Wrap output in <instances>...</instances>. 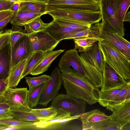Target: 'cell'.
<instances>
[{
	"instance_id": "cell-33",
	"label": "cell",
	"mask_w": 130,
	"mask_h": 130,
	"mask_svg": "<svg viewBox=\"0 0 130 130\" xmlns=\"http://www.w3.org/2000/svg\"><path fill=\"white\" fill-rule=\"evenodd\" d=\"M31 110L39 120L50 119L55 117L57 113L56 109L52 106L45 108H31Z\"/></svg>"
},
{
	"instance_id": "cell-9",
	"label": "cell",
	"mask_w": 130,
	"mask_h": 130,
	"mask_svg": "<svg viewBox=\"0 0 130 130\" xmlns=\"http://www.w3.org/2000/svg\"><path fill=\"white\" fill-rule=\"evenodd\" d=\"M63 82L60 70L56 67L52 71L49 79L45 83L38 104L44 107L47 106L49 102L58 94Z\"/></svg>"
},
{
	"instance_id": "cell-32",
	"label": "cell",
	"mask_w": 130,
	"mask_h": 130,
	"mask_svg": "<svg viewBox=\"0 0 130 130\" xmlns=\"http://www.w3.org/2000/svg\"><path fill=\"white\" fill-rule=\"evenodd\" d=\"M45 85V83L34 87L28 90V101L30 108H34L38 104L39 99Z\"/></svg>"
},
{
	"instance_id": "cell-16",
	"label": "cell",
	"mask_w": 130,
	"mask_h": 130,
	"mask_svg": "<svg viewBox=\"0 0 130 130\" xmlns=\"http://www.w3.org/2000/svg\"><path fill=\"white\" fill-rule=\"evenodd\" d=\"M103 76V84L100 91L116 87L127 82L113 69L104 61Z\"/></svg>"
},
{
	"instance_id": "cell-38",
	"label": "cell",
	"mask_w": 130,
	"mask_h": 130,
	"mask_svg": "<svg viewBox=\"0 0 130 130\" xmlns=\"http://www.w3.org/2000/svg\"><path fill=\"white\" fill-rule=\"evenodd\" d=\"M130 5V0H120L117 8V13L119 19L122 24L124 18Z\"/></svg>"
},
{
	"instance_id": "cell-44",
	"label": "cell",
	"mask_w": 130,
	"mask_h": 130,
	"mask_svg": "<svg viewBox=\"0 0 130 130\" xmlns=\"http://www.w3.org/2000/svg\"><path fill=\"white\" fill-rule=\"evenodd\" d=\"M14 13V12L10 10L0 12V21Z\"/></svg>"
},
{
	"instance_id": "cell-17",
	"label": "cell",
	"mask_w": 130,
	"mask_h": 130,
	"mask_svg": "<svg viewBox=\"0 0 130 130\" xmlns=\"http://www.w3.org/2000/svg\"><path fill=\"white\" fill-rule=\"evenodd\" d=\"M44 30L48 32L55 40L59 42L66 39L71 35L79 31L60 24L54 20L50 22V25Z\"/></svg>"
},
{
	"instance_id": "cell-46",
	"label": "cell",
	"mask_w": 130,
	"mask_h": 130,
	"mask_svg": "<svg viewBox=\"0 0 130 130\" xmlns=\"http://www.w3.org/2000/svg\"><path fill=\"white\" fill-rule=\"evenodd\" d=\"M10 108V107L6 101L0 103V110Z\"/></svg>"
},
{
	"instance_id": "cell-10",
	"label": "cell",
	"mask_w": 130,
	"mask_h": 130,
	"mask_svg": "<svg viewBox=\"0 0 130 130\" xmlns=\"http://www.w3.org/2000/svg\"><path fill=\"white\" fill-rule=\"evenodd\" d=\"M61 73H73L86 79L77 51H66L60 59L58 65Z\"/></svg>"
},
{
	"instance_id": "cell-20",
	"label": "cell",
	"mask_w": 130,
	"mask_h": 130,
	"mask_svg": "<svg viewBox=\"0 0 130 130\" xmlns=\"http://www.w3.org/2000/svg\"><path fill=\"white\" fill-rule=\"evenodd\" d=\"M82 130H121V128L110 117L98 122L82 124Z\"/></svg>"
},
{
	"instance_id": "cell-41",
	"label": "cell",
	"mask_w": 130,
	"mask_h": 130,
	"mask_svg": "<svg viewBox=\"0 0 130 130\" xmlns=\"http://www.w3.org/2000/svg\"><path fill=\"white\" fill-rule=\"evenodd\" d=\"M14 3L6 0H0V12L10 10Z\"/></svg>"
},
{
	"instance_id": "cell-45",
	"label": "cell",
	"mask_w": 130,
	"mask_h": 130,
	"mask_svg": "<svg viewBox=\"0 0 130 130\" xmlns=\"http://www.w3.org/2000/svg\"><path fill=\"white\" fill-rule=\"evenodd\" d=\"M19 6V3H14L11 6L10 10L14 12V14H15L18 11Z\"/></svg>"
},
{
	"instance_id": "cell-15",
	"label": "cell",
	"mask_w": 130,
	"mask_h": 130,
	"mask_svg": "<svg viewBox=\"0 0 130 130\" xmlns=\"http://www.w3.org/2000/svg\"><path fill=\"white\" fill-rule=\"evenodd\" d=\"M109 110L112 112L109 117L117 122L121 128L125 126L130 125V99L125 100L113 107Z\"/></svg>"
},
{
	"instance_id": "cell-6",
	"label": "cell",
	"mask_w": 130,
	"mask_h": 130,
	"mask_svg": "<svg viewBox=\"0 0 130 130\" xmlns=\"http://www.w3.org/2000/svg\"><path fill=\"white\" fill-rule=\"evenodd\" d=\"M47 4V12L56 9L100 12L98 0H49Z\"/></svg>"
},
{
	"instance_id": "cell-48",
	"label": "cell",
	"mask_w": 130,
	"mask_h": 130,
	"mask_svg": "<svg viewBox=\"0 0 130 130\" xmlns=\"http://www.w3.org/2000/svg\"><path fill=\"white\" fill-rule=\"evenodd\" d=\"M22 2H39L47 3L49 0H22Z\"/></svg>"
},
{
	"instance_id": "cell-11",
	"label": "cell",
	"mask_w": 130,
	"mask_h": 130,
	"mask_svg": "<svg viewBox=\"0 0 130 130\" xmlns=\"http://www.w3.org/2000/svg\"><path fill=\"white\" fill-rule=\"evenodd\" d=\"M57 110L54 117L46 120H40L34 122L37 130L63 129L64 126L70 121L79 118L80 115H71L61 109Z\"/></svg>"
},
{
	"instance_id": "cell-23",
	"label": "cell",
	"mask_w": 130,
	"mask_h": 130,
	"mask_svg": "<svg viewBox=\"0 0 130 130\" xmlns=\"http://www.w3.org/2000/svg\"><path fill=\"white\" fill-rule=\"evenodd\" d=\"M31 109L30 107L22 106L10 110L14 117L20 120L34 123L39 121Z\"/></svg>"
},
{
	"instance_id": "cell-3",
	"label": "cell",
	"mask_w": 130,
	"mask_h": 130,
	"mask_svg": "<svg viewBox=\"0 0 130 130\" xmlns=\"http://www.w3.org/2000/svg\"><path fill=\"white\" fill-rule=\"evenodd\" d=\"M98 44L104 61L111 66L126 82L130 80V60L111 45L103 41Z\"/></svg>"
},
{
	"instance_id": "cell-25",
	"label": "cell",
	"mask_w": 130,
	"mask_h": 130,
	"mask_svg": "<svg viewBox=\"0 0 130 130\" xmlns=\"http://www.w3.org/2000/svg\"><path fill=\"white\" fill-rule=\"evenodd\" d=\"M101 25V23L99 22L92 24L89 28L73 34L67 38L66 39L101 37L100 35Z\"/></svg>"
},
{
	"instance_id": "cell-24",
	"label": "cell",
	"mask_w": 130,
	"mask_h": 130,
	"mask_svg": "<svg viewBox=\"0 0 130 130\" xmlns=\"http://www.w3.org/2000/svg\"><path fill=\"white\" fill-rule=\"evenodd\" d=\"M47 4L39 2H24L19 3L18 11H28L42 15L47 13Z\"/></svg>"
},
{
	"instance_id": "cell-40",
	"label": "cell",
	"mask_w": 130,
	"mask_h": 130,
	"mask_svg": "<svg viewBox=\"0 0 130 130\" xmlns=\"http://www.w3.org/2000/svg\"><path fill=\"white\" fill-rule=\"evenodd\" d=\"M8 80V78L0 80V103L5 101L4 94L7 88Z\"/></svg>"
},
{
	"instance_id": "cell-7",
	"label": "cell",
	"mask_w": 130,
	"mask_h": 130,
	"mask_svg": "<svg viewBox=\"0 0 130 130\" xmlns=\"http://www.w3.org/2000/svg\"><path fill=\"white\" fill-rule=\"evenodd\" d=\"M86 102L67 94H58L52 100L51 106L57 109H61L71 115H80L85 112Z\"/></svg>"
},
{
	"instance_id": "cell-47",
	"label": "cell",
	"mask_w": 130,
	"mask_h": 130,
	"mask_svg": "<svg viewBox=\"0 0 130 130\" xmlns=\"http://www.w3.org/2000/svg\"><path fill=\"white\" fill-rule=\"evenodd\" d=\"M130 12L129 11L127 14H126L124 16L123 19V22L127 21L130 22Z\"/></svg>"
},
{
	"instance_id": "cell-36",
	"label": "cell",
	"mask_w": 130,
	"mask_h": 130,
	"mask_svg": "<svg viewBox=\"0 0 130 130\" xmlns=\"http://www.w3.org/2000/svg\"><path fill=\"white\" fill-rule=\"evenodd\" d=\"M11 29L10 42L12 51L19 41L25 36L28 35L24 30L18 26L13 25Z\"/></svg>"
},
{
	"instance_id": "cell-18",
	"label": "cell",
	"mask_w": 130,
	"mask_h": 130,
	"mask_svg": "<svg viewBox=\"0 0 130 130\" xmlns=\"http://www.w3.org/2000/svg\"><path fill=\"white\" fill-rule=\"evenodd\" d=\"M11 64V50L10 41L0 51V80L8 78Z\"/></svg>"
},
{
	"instance_id": "cell-26",
	"label": "cell",
	"mask_w": 130,
	"mask_h": 130,
	"mask_svg": "<svg viewBox=\"0 0 130 130\" xmlns=\"http://www.w3.org/2000/svg\"><path fill=\"white\" fill-rule=\"evenodd\" d=\"M127 82L118 86L104 91H99L98 102L101 106L106 107L109 101L120 90L126 86Z\"/></svg>"
},
{
	"instance_id": "cell-43",
	"label": "cell",
	"mask_w": 130,
	"mask_h": 130,
	"mask_svg": "<svg viewBox=\"0 0 130 130\" xmlns=\"http://www.w3.org/2000/svg\"><path fill=\"white\" fill-rule=\"evenodd\" d=\"M14 14V13H13L0 21V30L3 29L10 21Z\"/></svg>"
},
{
	"instance_id": "cell-34",
	"label": "cell",
	"mask_w": 130,
	"mask_h": 130,
	"mask_svg": "<svg viewBox=\"0 0 130 130\" xmlns=\"http://www.w3.org/2000/svg\"><path fill=\"white\" fill-rule=\"evenodd\" d=\"M53 20L60 24L68 27L79 31L89 28L91 25L65 19L54 18Z\"/></svg>"
},
{
	"instance_id": "cell-13",
	"label": "cell",
	"mask_w": 130,
	"mask_h": 130,
	"mask_svg": "<svg viewBox=\"0 0 130 130\" xmlns=\"http://www.w3.org/2000/svg\"><path fill=\"white\" fill-rule=\"evenodd\" d=\"M28 93L27 88H7L4 94L5 101L10 109L22 106L29 107L28 101Z\"/></svg>"
},
{
	"instance_id": "cell-4",
	"label": "cell",
	"mask_w": 130,
	"mask_h": 130,
	"mask_svg": "<svg viewBox=\"0 0 130 130\" xmlns=\"http://www.w3.org/2000/svg\"><path fill=\"white\" fill-rule=\"evenodd\" d=\"M100 30V37L130 60V43L103 19Z\"/></svg>"
},
{
	"instance_id": "cell-35",
	"label": "cell",
	"mask_w": 130,
	"mask_h": 130,
	"mask_svg": "<svg viewBox=\"0 0 130 130\" xmlns=\"http://www.w3.org/2000/svg\"><path fill=\"white\" fill-rule=\"evenodd\" d=\"M130 85V82H128L126 86L120 90L109 101L108 106L106 107L107 109L109 110L114 106L121 103L126 99L127 92Z\"/></svg>"
},
{
	"instance_id": "cell-31",
	"label": "cell",
	"mask_w": 130,
	"mask_h": 130,
	"mask_svg": "<svg viewBox=\"0 0 130 130\" xmlns=\"http://www.w3.org/2000/svg\"><path fill=\"white\" fill-rule=\"evenodd\" d=\"M50 23H43L39 16L25 25L24 30L28 35L34 32H39L44 30L50 25Z\"/></svg>"
},
{
	"instance_id": "cell-1",
	"label": "cell",
	"mask_w": 130,
	"mask_h": 130,
	"mask_svg": "<svg viewBox=\"0 0 130 130\" xmlns=\"http://www.w3.org/2000/svg\"><path fill=\"white\" fill-rule=\"evenodd\" d=\"M79 56L86 79L94 87L101 88L103 84L104 61L98 44H95Z\"/></svg>"
},
{
	"instance_id": "cell-12",
	"label": "cell",
	"mask_w": 130,
	"mask_h": 130,
	"mask_svg": "<svg viewBox=\"0 0 130 130\" xmlns=\"http://www.w3.org/2000/svg\"><path fill=\"white\" fill-rule=\"evenodd\" d=\"M28 35L32 53L41 51L45 53L51 51L59 42L44 30Z\"/></svg>"
},
{
	"instance_id": "cell-22",
	"label": "cell",
	"mask_w": 130,
	"mask_h": 130,
	"mask_svg": "<svg viewBox=\"0 0 130 130\" xmlns=\"http://www.w3.org/2000/svg\"><path fill=\"white\" fill-rule=\"evenodd\" d=\"M42 14L28 11H18L14 14L10 21L13 25L22 27Z\"/></svg>"
},
{
	"instance_id": "cell-29",
	"label": "cell",
	"mask_w": 130,
	"mask_h": 130,
	"mask_svg": "<svg viewBox=\"0 0 130 130\" xmlns=\"http://www.w3.org/2000/svg\"><path fill=\"white\" fill-rule=\"evenodd\" d=\"M41 51L32 53L28 60L23 73L22 79L30 73L41 61L45 53Z\"/></svg>"
},
{
	"instance_id": "cell-49",
	"label": "cell",
	"mask_w": 130,
	"mask_h": 130,
	"mask_svg": "<svg viewBox=\"0 0 130 130\" xmlns=\"http://www.w3.org/2000/svg\"><path fill=\"white\" fill-rule=\"evenodd\" d=\"M15 3H20L22 2V0H6Z\"/></svg>"
},
{
	"instance_id": "cell-39",
	"label": "cell",
	"mask_w": 130,
	"mask_h": 130,
	"mask_svg": "<svg viewBox=\"0 0 130 130\" xmlns=\"http://www.w3.org/2000/svg\"><path fill=\"white\" fill-rule=\"evenodd\" d=\"M11 29H5L0 31V51L10 41Z\"/></svg>"
},
{
	"instance_id": "cell-19",
	"label": "cell",
	"mask_w": 130,
	"mask_h": 130,
	"mask_svg": "<svg viewBox=\"0 0 130 130\" xmlns=\"http://www.w3.org/2000/svg\"><path fill=\"white\" fill-rule=\"evenodd\" d=\"M64 51L62 50H52L46 52L41 61L30 74L32 75H37L46 71L52 62Z\"/></svg>"
},
{
	"instance_id": "cell-28",
	"label": "cell",
	"mask_w": 130,
	"mask_h": 130,
	"mask_svg": "<svg viewBox=\"0 0 130 130\" xmlns=\"http://www.w3.org/2000/svg\"><path fill=\"white\" fill-rule=\"evenodd\" d=\"M109 116L106 115L98 109H95L80 115L79 118L82 124L94 123L109 118Z\"/></svg>"
},
{
	"instance_id": "cell-21",
	"label": "cell",
	"mask_w": 130,
	"mask_h": 130,
	"mask_svg": "<svg viewBox=\"0 0 130 130\" xmlns=\"http://www.w3.org/2000/svg\"><path fill=\"white\" fill-rule=\"evenodd\" d=\"M28 58L22 60L11 69L8 77L7 88H13L17 86L22 79Z\"/></svg>"
},
{
	"instance_id": "cell-37",
	"label": "cell",
	"mask_w": 130,
	"mask_h": 130,
	"mask_svg": "<svg viewBox=\"0 0 130 130\" xmlns=\"http://www.w3.org/2000/svg\"><path fill=\"white\" fill-rule=\"evenodd\" d=\"M25 77L26 82L29 87L28 90L30 91L36 86L46 82L50 76L43 74L34 77Z\"/></svg>"
},
{
	"instance_id": "cell-8",
	"label": "cell",
	"mask_w": 130,
	"mask_h": 130,
	"mask_svg": "<svg viewBox=\"0 0 130 130\" xmlns=\"http://www.w3.org/2000/svg\"><path fill=\"white\" fill-rule=\"evenodd\" d=\"M102 19L107 21L113 28L123 37L125 29L121 23L117 13L118 5L120 0H98Z\"/></svg>"
},
{
	"instance_id": "cell-5",
	"label": "cell",
	"mask_w": 130,
	"mask_h": 130,
	"mask_svg": "<svg viewBox=\"0 0 130 130\" xmlns=\"http://www.w3.org/2000/svg\"><path fill=\"white\" fill-rule=\"evenodd\" d=\"M47 13L53 19L70 20L90 25L99 22L102 19L100 12L56 9L48 12Z\"/></svg>"
},
{
	"instance_id": "cell-27",
	"label": "cell",
	"mask_w": 130,
	"mask_h": 130,
	"mask_svg": "<svg viewBox=\"0 0 130 130\" xmlns=\"http://www.w3.org/2000/svg\"><path fill=\"white\" fill-rule=\"evenodd\" d=\"M0 125L13 127L18 130H37L34 122L21 121L14 117L0 120Z\"/></svg>"
},
{
	"instance_id": "cell-14",
	"label": "cell",
	"mask_w": 130,
	"mask_h": 130,
	"mask_svg": "<svg viewBox=\"0 0 130 130\" xmlns=\"http://www.w3.org/2000/svg\"><path fill=\"white\" fill-rule=\"evenodd\" d=\"M32 53L29 36L26 35L18 41L11 51V69L22 60L28 58Z\"/></svg>"
},
{
	"instance_id": "cell-2",
	"label": "cell",
	"mask_w": 130,
	"mask_h": 130,
	"mask_svg": "<svg viewBox=\"0 0 130 130\" xmlns=\"http://www.w3.org/2000/svg\"><path fill=\"white\" fill-rule=\"evenodd\" d=\"M67 94L85 100L91 105L98 102L99 89L86 79L73 73H61Z\"/></svg>"
},
{
	"instance_id": "cell-30",
	"label": "cell",
	"mask_w": 130,
	"mask_h": 130,
	"mask_svg": "<svg viewBox=\"0 0 130 130\" xmlns=\"http://www.w3.org/2000/svg\"><path fill=\"white\" fill-rule=\"evenodd\" d=\"M75 47L74 49L79 52L86 51L90 49L97 42L103 41L101 37L90 38L73 39Z\"/></svg>"
},
{
	"instance_id": "cell-42",
	"label": "cell",
	"mask_w": 130,
	"mask_h": 130,
	"mask_svg": "<svg viewBox=\"0 0 130 130\" xmlns=\"http://www.w3.org/2000/svg\"><path fill=\"white\" fill-rule=\"evenodd\" d=\"M14 117L10 108L0 110V120L12 118Z\"/></svg>"
}]
</instances>
